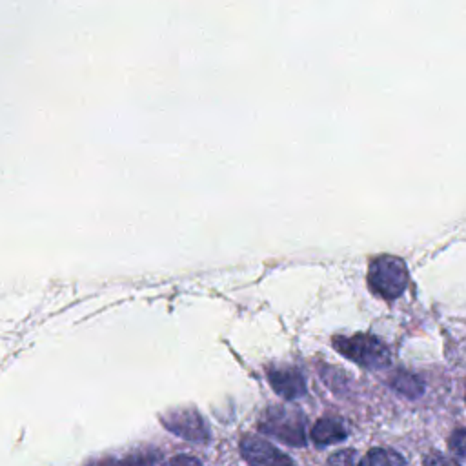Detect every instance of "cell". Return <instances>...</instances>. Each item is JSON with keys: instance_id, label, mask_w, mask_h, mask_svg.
<instances>
[{"instance_id": "obj_1", "label": "cell", "mask_w": 466, "mask_h": 466, "mask_svg": "<svg viewBox=\"0 0 466 466\" xmlns=\"http://www.w3.org/2000/svg\"><path fill=\"white\" fill-rule=\"evenodd\" d=\"M410 273L402 258L395 255H379L368 268V286L382 299H397L408 288Z\"/></svg>"}, {"instance_id": "obj_2", "label": "cell", "mask_w": 466, "mask_h": 466, "mask_svg": "<svg viewBox=\"0 0 466 466\" xmlns=\"http://www.w3.org/2000/svg\"><path fill=\"white\" fill-rule=\"evenodd\" d=\"M333 346L346 359L368 370L384 368L390 362V351L382 340L368 333H355L351 337L333 339Z\"/></svg>"}, {"instance_id": "obj_3", "label": "cell", "mask_w": 466, "mask_h": 466, "mask_svg": "<svg viewBox=\"0 0 466 466\" xmlns=\"http://www.w3.org/2000/svg\"><path fill=\"white\" fill-rule=\"evenodd\" d=\"M260 431L289 444V446H304L306 431L304 419L297 410H289L284 406H273L266 410L258 422Z\"/></svg>"}, {"instance_id": "obj_4", "label": "cell", "mask_w": 466, "mask_h": 466, "mask_svg": "<svg viewBox=\"0 0 466 466\" xmlns=\"http://www.w3.org/2000/svg\"><path fill=\"white\" fill-rule=\"evenodd\" d=\"M240 455L249 466H297L284 451L257 435H246L240 441Z\"/></svg>"}, {"instance_id": "obj_5", "label": "cell", "mask_w": 466, "mask_h": 466, "mask_svg": "<svg viewBox=\"0 0 466 466\" xmlns=\"http://www.w3.org/2000/svg\"><path fill=\"white\" fill-rule=\"evenodd\" d=\"M162 424L171 431L187 441L204 442L208 439V428L202 417L193 408L173 410L162 415Z\"/></svg>"}, {"instance_id": "obj_6", "label": "cell", "mask_w": 466, "mask_h": 466, "mask_svg": "<svg viewBox=\"0 0 466 466\" xmlns=\"http://www.w3.org/2000/svg\"><path fill=\"white\" fill-rule=\"evenodd\" d=\"M271 388L286 400H295L306 393L304 377L293 368H275L268 371Z\"/></svg>"}, {"instance_id": "obj_7", "label": "cell", "mask_w": 466, "mask_h": 466, "mask_svg": "<svg viewBox=\"0 0 466 466\" xmlns=\"http://www.w3.org/2000/svg\"><path fill=\"white\" fill-rule=\"evenodd\" d=\"M348 437V428L339 417H322L311 428V439L317 446H329Z\"/></svg>"}, {"instance_id": "obj_8", "label": "cell", "mask_w": 466, "mask_h": 466, "mask_svg": "<svg viewBox=\"0 0 466 466\" xmlns=\"http://www.w3.org/2000/svg\"><path fill=\"white\" fill-rule=\"evenodd\" d=\"M359 466H406L404 457L390 448H371Z\"/></svg>"}, {"instance_id": "obj_9", "label": "cell", "mask_w": 466, "mask_h": 466, "mask_svg": "<svg viewBox=\"0 0 466 466\" xmlns=\"http://www.w3.org/2000/svg\"><path fill=\"white\" fill-rule=\"evenodd\" d=\"M391 388H395L399 393H402L404 397H410V399H417L424 391L422 380L410 371H397L391 377Z\"/></svg>"}, {"instance_id": "obj_10", "label": "cell", "mask_w": 466, "mask_h": 466, "mask_svg": "<svg viewBox=\"0 0 466 466\" xmlns=\"http://www.w3.org/2000/svg\"><path fill=\"white\" fill-rule=\"evenodd\" d=\"M153 461V455L147 451L129 453L124 457H104L100 461H93L87 466H147Z\"/></svg>"}, {"instance_id": "obj_11", "label": "cell", "mask_w": 466, "mask_h": 466, "mask_svg": "<svg viewBox=\"0 0 466 466\" xmlns=\"http://www.w3.org/2000/svg\"><path fill=\"white\" fill-rule=\"evenodd\" d=\"M326 466H355V451L340 450V451L329 455Z\"/></svg>"}, {"instance_id": "obj_12", "label": "cell", "mask_w": 466, "mask_h": 466, "mask_svg": "<svg viewBox=\"0 0 466 466\" xmlns=\"http://www.w3.org/2000/svg\"><path fill=\"white\" fill-rule=\"evenodd\" d=\"M450 448L455 450L457 453V462L464 457V430L462 428H457L455 433L451 435L450 439Z\"/></svg>"}, {"instance_id": "obj_13", "label": "cell", "mask_w": 466, "mask_h": 466, "mask_svg": "<svg viewBox=\"0 0 466 466\" xmlns=\"http://www.w3.org/2000/svg\"><path fill=\"white\" fill-rule=\"evenodd\" d=\"M424 466H461V462L444 457L442 453H430L424 459Z\"/></svg>"}, {"instance_id": "obj_14", "label": "cell", "mask_w": 466, "mask_h": 466, "mask_svg": "<svg viewBox=\"0 0 466 466\" xmlns=\"http://www.w3.org/2000/svg\"><path fill=\"white\" fill-rule=\"evenodd\" d=\"M162 466H202V464H200V461H197L191 455H178V457L166 461Z\"/></svg>"}]
</instances>
